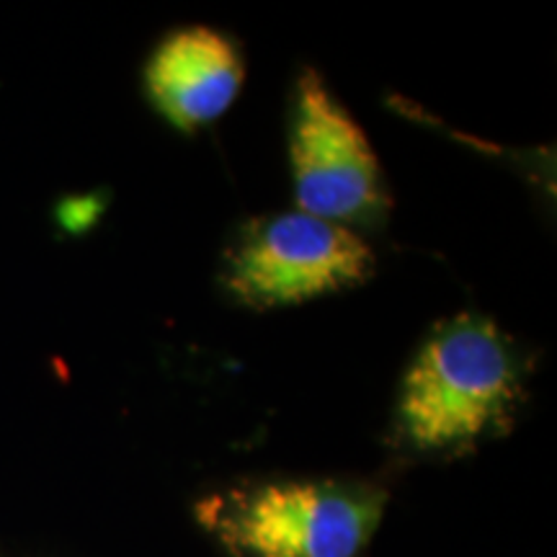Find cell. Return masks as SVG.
<instances>
[{
  "instance_id": "cell-3",
  "label": "cell",
  "mask_w": 557,
  "mask_h": 557,
  "mask_svg": "<svg viewBox=\"0 0 557 557\" xmlns=\"http://www.w3.org/2000/svg\"><path fill=\"white\" fill-rule=\"evenodd\" d=\"M374 263L377 256L357 230L292 209L240 230L225 256L222 284L248 308H287L357 287Z\"/></svg>"
},
{
  "instance_id": "cell-1",
  "label": "cell",
  "mask_w": 557,
  "mask_h": 557,
  "mask_svg": "<svg viewBox=\"0 0 557 557\" xmlns=\"http://www.w3.org/2000/svg\"><path fill=\"white\" fill-rule=\"evenodd\" d=\"M524 359L493 320H447L416 351L395 400V434L426 455L465 451L511 423Z\"/></svg>"
},
{
  "instance_id": "cell-5",
  "label": "cell",
  "mask_w": 557,
  "mask_h": 557,
  "mask_svg": "<svg viewBox=\"0 0 557 557\" xmlns=\"http://www.w3.org/2000/svg\"><path fill=\"white\" fill-rule=\"evenodd\" d=\"M246 65L233 39L209 26L165 37L145 65V94L173 129L197 132L238 99Z\"/></svg>"
},
{
  "instance_id": "cell-2",
  "label": "cell",
  "mask_w": 557,
  "mask_h": 557,
  "mask_svg": "<svg viewBox=\"0 0 557 557\" xmlns=\"http://www.w3.org/2000/svg\"><path fill=\"white\" fill-rule=\"evenodd\" d=\"M194 513L235 557H361L385 493L336 480H269L209 493Z\"/></svg>"
},
{
  "instance_id": "cell-4",
  "label": "cell",
  "mask_w": 557,
  "mask_h": 557,
  "mask_svg": "<svg viewBox=\"0 0 557 557\" xmlns=\"http://www.w3.org/2000/svg\"><path fill=\"white\" fill-rule=\"evenodd\" d=\"M289 173L299 212L357 233L385 225L393 201L377 150L315 70L292 96Z\"/></svg>"
}]
</instances>
